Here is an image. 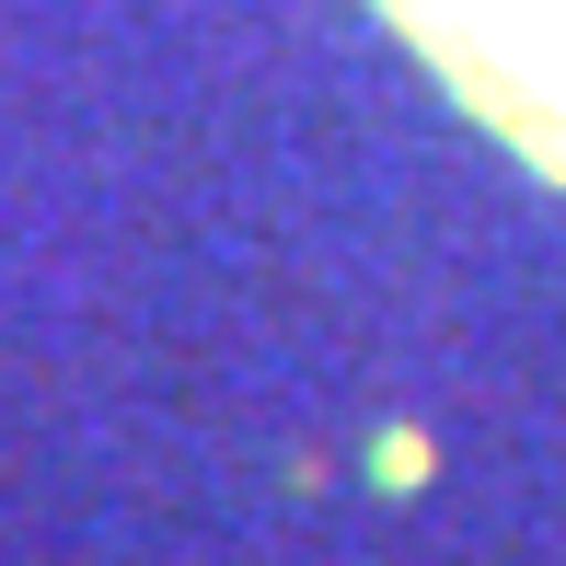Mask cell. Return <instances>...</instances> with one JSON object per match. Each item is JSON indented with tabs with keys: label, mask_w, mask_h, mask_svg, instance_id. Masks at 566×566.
Masks as SVG:
<instances>
[{
	"label": "cell",
	"mask_w": 566,
	"mask_h": 566,
	"mask_svg": "<svg viewBox=\"0 0 566 566\" xmlns=\"http://www.w3.org/2000/svg\"><path fill=\"white\" fill-rule=\"evenodd\" d=\"M462 116L566 186V0H370Z\"/></svg>",
	"instance_id": "cell-1"
}]
</instances>
